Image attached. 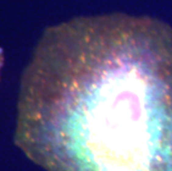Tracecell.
<instances>
[{"instance_id": "cell-2", "label": "cell", "mask_w": 172, "mask_h": 171, "mask_svg": "<svg viewBox=\"0 0 172 171\" xmlns=\"http://www.w3.org/2000/svg\"><path fill=\"white\" fill-rule=\"evenodd\" d=\"M2 60H3L2 51H1V49H0V68H1V66H2Z\"/></svg>"}, {"instance_id": "cell-1", "label": "cell", "mask_w": 172, "mask_h": 171, "mask_svg": "<svg viewBox=\"0 0 172 171\" xmlns=\"http://www.w3.org/2000/svg\"><path fill=\"white\" fill-rule=\"evenodd\" d=\"M15 144L47 171H172V28L108 13L47 29Z\"/></svg>"}]
</instances>
